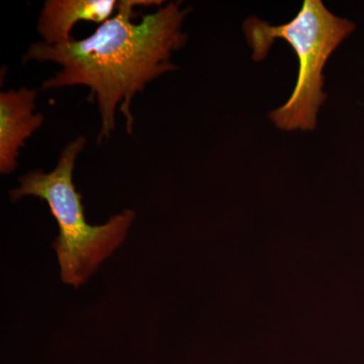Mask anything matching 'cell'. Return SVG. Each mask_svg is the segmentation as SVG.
Returning a JSON list of instances; mask_svg holds the SVG:
<instances>
[{
  "mask_svg": "<svg viewBox=\"0 0 364 364\" xmlns=\"http://www.w3.org/2000/svg\"><path fill=\"white\" fill-rule=\"evenodd\" d=\"M117 0H47L37 23L43 43L65 44L73 39L72 28L79 21L102 25L117 11Z\"/></svg>",
  "mask_w": 364,
  "mask_h": 364,
  "instance_id": "5",
  "label": "cell"
},
{
  "mask_svg": "<svg viewBox=\"0 0 364 364\" xmlns=\"http://www.w3.org/2000/svg\"><path fill=\"white\" fill-rule=\"evenodd\" d=\"M86 143L85 136L74 139L62 149L52 171L37 169L28 172L18 178L20 186L9 191L13 203L25 196H36L47 203L59 227L52 247L57 254L60 277L64 284L74 289L85 284L100 264L124 243L136 219V213L128 208L102 225L95 226L86 221L82 195L73 182L75 162Z\"/></svg>",
  "mask_w": 364,
  "mask_h": 364,
  "instance_id": "2",
  "label": "cell"
},
{
  "mask_svg": "<svg viewBox=\"0 0 364 364\" xmlns=\"http://www.w3.org/2000/svg\"><path fill=\"white\" fill-rule=\"evenodd\" d=\"M37 97V90L28 87L0 93V172L4 176L16 169L20 150L44 124L42 114H33Z\"/></svg>",
  "mask_w": 364,
  "mask_h": 364,
  "instance_id": "4",
  "label": "cell"
},
{
  "mask_svg": "<svg viewBox=\"0 0 364 364\" xmlns=\"http://www.w3.org/2000/svg\"><path fill=\"white\" fill-rule=\"evenodd\" d=\"M243 30L254 61H262L275 40H286L291 46L299 60L298 80L286 104L270 112L269 117L280 130H314L318 109L327 97L323 91V70L355 25L335 16L321 0H305L289 23L272 26L250 18L244 23Z\"/></svg>",
  "mask_w": 364,
  "mask_h": 364,
  "instance_id": "3",
  "label": "cell"
},
{
  "mask_svg": "<svg viewBox=\"0 0 364 364\" xmlns=\"http://www.w3.org/2000/svg\"><path fill=\"white\" fill-rule=\"evenodd\" d=\"M162 4L122 0L116 14L85 39L73 38L56 46L33 43L23 56V63L53 62L61 66L44 81L43 90L90 87V100L97 102L102 121L98 145L116 128L117 107L131 135L135 124L131 105L136 93L163 74L176 70L171 57L188 41L182 26L189 9L182 7L181 1Z\"/></svg>",
  "mask_w": 364,
  "mask_h": 364,
  "instance_id": "1",
  "label": "cell"
}]
</instances>
